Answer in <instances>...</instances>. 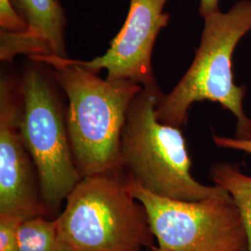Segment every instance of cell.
I'll return each instance as SVG.
<instances>
[{"label": "cell", "instance_id": "ba28073f", "mask_svg": "<svg viewBox=\"0 0 251 251\" xmlns=\"http://www.w3.org/2000/svg\"><path fill=\"white\" fill-rule=\"evenodd\" d=\"M170 0H130L125 24L111 41L107 51L90 61L75 63L98 73L107 71L108 79H126L147 86L155 78L152 67L153 46L171 15L165 12Z\"/></svg>", "mask_w": 251, "mask_h": 251}, {"label": "cell", "instance_id": "4fadbf2b", "mask_svg": "<svg viewBox=\"0 0 251 251\" xmlns=\"http://www.w3.org/2000/svg\"><path fill=\"white\" fill-rule=\"evenodd\" d=\"M0 27L11 33H25L29 31L26 22L19 14L10 0H0Z\"/></svg>", "mask_w": 251, "mask_h": 251}, {"label": "cell", "instance_id": "6da1fadb", "mask_svg": "<svg viewBox=\"0 0 251 251\" xmlns=\"http://www.w3.org/2000/svg\"><path fill=\"white\" fill-rule=\"evenodd\" d=\"M31 59L53 66L54 77L68 98L66 126L81 176L119 173L127 111L143 86L126 79H103L69 58Z\"/></svg>", "mask_w": 251, "mask_h": 251}, {"label": "cell", "instance_id": "7a4b0ae2", "mask_svg": "<svg viewBox=\"0 0 251 251\" xmlns=\"http://www.w3.org/2000/svg\"><path fill=\"white\" fill-rule=\"evenodd\" d=\"M204 28L196 57L174 89L163 94L157 119L180 127L196 102L221 104L236 118V138L251 139V119L244 111L247 88L233 81L232 59L235 48L251 31V0H240L226 12L204 17Z\"/></svg>", "mask_w": 251, "mask_h": 251}, {"label": "cell", "instance_id": "5bb4252c", "mask_svg": "<svg viewBox=\"0 0 251 251\" xmlns=\"http://www.w3.org/2000/svg\"><path fill=\"white\" fill-rule=\"evenodd\" d=\"M213 142L220 148L240 151V152H247L251 154V139L213 136Z\"/></svg>", "mask_w": 251, "mask_h": 251}, {"label": "cell", "instance_id": "3957f363", "mask_svg": "<svg viewBox=\"0 0 251 251\" xmlns=\"http://www.w3.org/2000/svg\"><path fill=\"white\" fill-rule=\"evenodd\" d=\"M162 95L155 81L143 87L128 108L120 146L126 178L152 195L173 200L199 201L225 194L222 186L204 185L193 177L181 130L157 119Z\"/></svg>", "mask_w": 251, "mask_h": 251}, {"label": "cell", "instance_id": "9c48e42d", "mask_svg": "<svg viewBox=\"0 0 251 251\" xmlns=\"http://www.w3.org/2000/svg\"><path fill=\"white\" fill-rule=\"evenodd\" d=\"M29 26L25 35L36 56L68 58L65 47V11L59 0H10ZM34 58V57H33Z\"/></svg>", "mask_w": 251, "mask_h": 251}, {"label": "cell", "instance_id": "7c38bea8", "mask_svg": "<svg viewBox=\"0 0 251 251\" xmlns=\"http://www.w3.org/2000/svg\"><path fill=\"white\" fill-rule=\"evenodd\" d=\"M24 222L17 216L0 214V251H18V231Z\"/></svg>", "mask_w": 251, "mask_h": 251}, {"label": "cell", "instance_id": "52a82bcc", "mask_svg": "<svg viewBox=\"0 0 251 251\" xmlns=\"http://www.w3.org/2000/svg\"><path fill=\"white\" fill-rule=\"evenodd\" d=\"M18 84L11 77L0 82V214L27 220L41 216L46 206L38 193L36 167L19 132Z\"/></svg>", "mask_w": 251, "mask_h": 251}, {"label": "cell", "instance_id": "30bf717a", "mask_svg": "<svg viewBox=\"0 0 251 251\" xmlns=\"http://www.w3.org/2000/svg\"><path fill=\"white\" fill-rule=\"evenodd\" d=\"M210 178L230 194L239 207L248 232V251H251V176L231 164L217 163L210 170Z\"/></svg>", "mask_w": 251, "mask_h": 251}, {"label": "cell", "instance_id": "277c9868", "mask_svg": "<svg viewBox=\"0 0 251 251\" xmlns=\"http://www.w3.org/2000/svg\"><path fill=\"white\" fill-rule=\"evenodd\" d=\"M55 221L63 251L156 250L145 208L119 173L82 177Z\"/></svg>", "mask_w": 251, "mask_h": 251}, {"label": "cell", "instance_id": "8fae6325", "mask_svg": "<svg viewBox=\"0 0 251 251\" xmlns=\"http://www.w3.org/2000/svg\"><path fill=\"white\" fill-rule=\"evenodd\" d=\"M18 251H63L56 221L41 216L25 220L19 227Z\"/></svg>", "mask_w": 251, "mask_h": 251}, {"label": "cell", "instance_id": "5b68a950", "mask_svg": "<svg viewBox=\"0 0 251 251\" xmlns=\"http://www.w3.org/2000/svg\"><path fill=\"white\" fill-rule=\"evenodd\" d=\"M19 132L36 167L46 207L56 210L82 179L59 96L41 66L31 64L18 83Z\"/></svg>", "mask_w": 251, "mask_h": 251}, {"label": "cell", "instance_id": "8992f818", "mask_svg": "<svg viewBox=\"0 0 251 251\" xmlns=\"http://www.w3.org/2000/svg\"><path fill=\"white\" fill-rule=\"evenodd\" d=\"M131 195L144 206L157 243L154 251H248L239 207L226 191L199 201L161 198L126 178Z\"/></svg>", "mask_w": 251, "mask_h": 251}, {"label": "cell", "instance_id": "9a60e30c", "mask_svg": "<svg viewBox=\"0 0 251 251\" xmlns=\"http://www.w3.org/2000/svg\"><path fill=\"white\" fill-rule=\"evenodd\" d=\"M220 0H199V13L204 18L207 15L220 10Z\"/></svg>", "mask_w": 251, "mask_h": 251}]
</instances>
